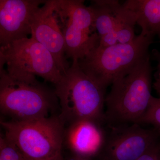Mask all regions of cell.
<instances>
[{"label":"cell","mask_w":160,"mask_h":160,"mask_svg":"<svg viewBox=\"0 0 160 160\" xmlns=\"http://www.w3.org/2000/svg\"><path fill=\"white\" fill-rule=\"evenodd\" d=\"M69 160H92L91 159L88 158L82 157L78 156L73 155Z\"/></svg>","instance_id":"obj_20"},{"label":"cell","mask_w":160,"mask_h":160,"mask_svg":"<svg viewBox=\"0 0 160 160\" xmlns=\"http://www.w3.org/2000/svg\"><path fill=\"white\" fill-rule=\"evenodd\" d=\"M158 36L159 38L160 39V32L158 34Z\"/></svg>","instance_id":"obj_22"},{"label":"cell","mask_w":160,"mask_h":160,"mask_svg":"<svg viewBox=\"0 0 160 160\" xmlns=\"http://www.w3.org/2000/svg\"><path fill=\"white\" fill-rule=\"evenodd\" d=\"M42 0H0V45L28 38Z\"/></svg>","instance_id":"obj_9"},{"label":"cell","mask_w":160,"mask_h":160,"mask_svg":"<svg viewBox=\"0 0 160 160\" xmlns=\"http://www.w3.org/2000/svg\"><path fill=\"white\" fill-rule=\"evenodd\" d=\"M5 137L29 160H54L62 155L65 123L59 116L25 121H1Z\"/></svg>","instance_id":"obj_5"},{"label":"cell","mask_w":160,"mask_h":160,"mask_svg":"<svg viewBox=\"0 0 160 160\" xmlns=\"http://www.w3.org/2000/svg\"><path fill=\"white\" fill-rule=\"evenodd\" d=\"M153 53L155 59H156L158 62V70L160 71V52L154 49L153 51Z\"/></svg>","instance_id":"obj_19"},{"label":"cell","mask_w":160,"mask_h":160,"mask_svg":"<svg viewBox=\"0 0 160 160\" xmlns=\"http://www.w3.org/2000/svg\"><path fill=\"white\" fill-rule=\"evenodd\" d=\"M152 74L149 55L112 83L105 98V119L108 126L141 125L152 96Z\"/></svg>","instance_id":"obj_1"},{"label":"cell","mask_w":160,"mask_h":160,"mask_svg":"<svg viewBox=\"0 0 160 160\" xmlns=\"http://www.w3.org/2000/svg\"><path fill=\"white\" fill-rule=\"evenodd\" d=\"M93 11L92 29L97 31L101 38L113 31L116 25V11L120 3L116 0L92 1Z\"/></svg>","instance_id":"obj_14"},{"label":"cell","mask_w":160,"mask_h":160,"mask_svg":"<svg viewBox=\"0 0 160 160\" xmlns=\"http://www.w3.org/2000/svg\"><path fill=\"white\" fill-rule=\"evenodd\" d=\"M153 37L140 33L131 42L98 46L78 61L80 68L103 89L131 71L149 55Z\"/></svg>","instance_id":"obj_4"},{"label":"cell","mask_w":160,"mask_h":160,"mask_svg":"<svg viewBox=\"0 0 160 160\" xmlns=\"http://www.w3.org/2000/svg\"><path fill=\"white\" fill-rule=\"evenodd\" d=\"M54 160H64V159H63L62 156V155L60 156L58 158H57L56 159Z\"/></svg>","instance_id":"obj_21"},{"label":"cell","mask_w":160,"mask_h":160,"mask_svg":"<svg viewBox=\"0 0 160 160\" xmlns=\"http://www.w3.org/2000/svg\"><path fill=\"white\" fill-rule=\"evenodd\" d=\"M58 100L52 91L35 76L12 77L0 67V110L12 121L48 117Z\"/></svg>","instance_id":"obj_2"},{"label":"cell","mask_w":160,"mask_h":160,"mask_svg":"<svg viewBox=\"0 0 160 160\" xmlns=\"http://www.w3.org/2000/svg\"><path fill=\"white\" fill-rule=\"evenodd\" d=\"M5 65L12 77L38 76L54 85L62 76L51 52L31 37L0 47V67Z\"/></svg>","instance_id":"obj_7"},{"label":"cell","mask_w":160,"mask_h":160,"mask_svg":"<svg viewBox=\"0 0 160 160\" xmlns=\"http://www.w3.org/2000/svg\"><path fill=\"white\" fill-rule=\"evenodd\" d=\"M136 160H160V142L152 146Z\"/></svg>","instance_id":"obj_17"},{"label":"cell","mask_w":160,"mask_h":160,"mask_svg":"<svg viewBox=\"0 0 160 160\" xmlns=\"http://www.w3.org/2000/svg\"><path fill=\"white\" fill-rule=\"evenodd\" d=\"M151 124L160 131V98L152 96L149 107L141 121L142 124Z\"/></svg>","instance_id":"obj_16"},{"label":"cell","mask_w":160,"mask_h":160,"mask_svg":"<svg viewBox=\"0 0 160 160\" xmlns=\"http://www.w3.org/2000/svg\"><path fill=\"white\" fill-rule=\"evenodd\" d=\"M100 160H136L159 142L160 131L138 123L109 126Z\"/></svg>","instance_id":"obj_8"},{"label":"cell","mask_w":160,"mask_h":160,"mask_svg":"<svg viewBox=\"0 0 160 160\" xmlns=\"http://www.w3.org/2000/svg\"><path fill=\"white\" fill-rule=\"evenodd\" d=\"M155 81L153 83V87L159 95L160 98V71L157 70V72H156L155 75Z\"/></svg>","instance_id":"obj_18"},{"label":"cell","mask_w":160,"mask_h":160,"mask_svg":"<svg viewBox=\"0 0 160 160\" xmlns=\"http://www.w3.org/2000/svg\"><path fill=\"white\" fill-rule=\"evenodd\" d=\"M0 160H27L19 149L4 135L0 137Z\"/></svg>","instance_id":"obj_15"},{"label":"cell","mask_w":160,"mask_h":160,"mask_svg":"<svg viewBox=\"0 0 160 160\" xmlns=\"http://www.w3.org/2000/svg\"><path fill=\"white\" fill-rule=\"evenodd\" d=\"M124 5L135 13L141 33L154 37L160 32V0H127Z\"/></svg>","instance_id":"obj_13"},{"label":"cell","mask_w":160,"mask_h":160,"mask_svg":"<svg viewBox=\"0 0 160 160\" xmlns=\"http://www.w3.org/2000/svg\"><path fill=\"white\" fill-rule=\"evenodd\" d=\"M54 8V0H48L38 9L32 23L31 38L51 52L63 74L70 66L66 58L65 40L56 18Z\"/></svg>","instance_id":"obj_10"},{"label":"cell","mask_w":160,"mask_h":160,"mask_svg":"<svg viewBox=\"0 0 160 160\" xmlns=\"http://www.w3.org/2000/svg\"><path fill=\"white\" fill-rule=\"evenodd\" d=\"M82 0H54V13L64 37L66 58L78 62L99 45L92 33L93 11Z\"/></svg>","instance_id":"obj_6"},{"label":"cell","mask_w":160,"mask_h":160,"mask_svg":"<svg viewBox=\"0 0 160 160\" xmlns=\"http://www.w3.org/2000/svg\"><path fill=\"white\" fill-rule=\"evenodd\" d=\"M64 123L87 119L104 124L106 91L87 75L78 62H73L55 85Z\"/></svg>","instance_id":"obj_3"},{"label":"cell","mask_w":160,"mask_h":160,"mask_svg":"<svg viewBox=\"0 0 160 160\" xmlns=\"http://www.w3.org/2000/svg\"><path fill=\"white\" fill-rule=\"evenodd\" d=\"M115 15V27L111 32L100 38L99 47L105 48L118 43L131 42L136 37L134 30L137 24L135 13L123 3L118 7Z\"/></svg>","instance_id":"obj_12"},{"label":"cell","mask_w":160,"mask_h":160,"mask_svg":"<svg viewBox=\"0 0 160 160\" xmlns=\"http://www.w3.org/2000/svg\"><path fill=\"white\" fill-rule=\"evenodd\" d=\"M103 124L87 119L69 123L65 130L64 143L75 155L90 159L99 155L106 137Z\"/></svg>","instance_id":"obj_11"},{"label":"cell","mask_w":160,"mask_h":160,"mask_svg":"<svg viewBox=\"0 0 160 160\" xmlns=\"http://www.w3.org/2000/svg\"><path fill=\"white\" fill-rule=\"evenodd\" d=\"M27 159V160H28V159Z\"/></svg>","instance_id":"obj_23"}]
</instances>
